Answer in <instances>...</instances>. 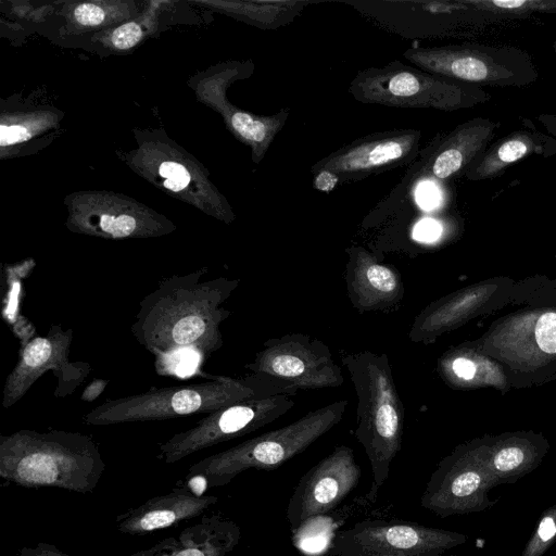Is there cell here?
Instances as JSON below:
<instances>
[{
    "mask_svg": "<svg viewBox=\"0 0 556 556\" xmlns=\"http://www.w3.org/2000/svg\"><path fill=\"white\" fill-rule=\"evenodd\" d=\"M72 341L73 330L63 329L60 325H51L45 336L28 339L20 350L15 367L7 377L2 407L13 406L49 370H53L58 379L56 396L73 393L89 374L90 366L85 362H70Z\"/></svg>",
    "mask_w": 556,
    "mask_h": 556,
    "instance_id": "9",
    "label": "cell"
},
{
    "mask_svg": "<svg viewBox=\"0 0 556 556\" xmlns=\"http://www.w3.org/2000/svg\"><path fill=\"white\" fill-rule=\"evenodd\" d=\"M345 252L344 281L352 306L359 313L396 309L404 298L399 270L380 263L362 247L353 245Z\"/></svg>",
    "mask_w": 556,
    "mask_h": 556,
    "instance_id": "13",
    "label": "cell"
},
{
    "mask_svg": "<svg viewBox=\"0 0 556 556\" xmlns=\"http://www.w3.org/2000/svg\"><path fill=\"white\" fill-rule=\"evenodd\" d=\"M141 28L136 23H127L116 28L112 34V42L118 49H128L141 38Z\"/></svg>",
    "mask_w": 556,
    "mask_h": 556,
    "instance_id": "23",
    "label": "cell"
},
{
    "mask_svg": "<svg viewBox=\"0 0 556 556\" xmlns=\"http://www.w3.org/2000/svg\"><path fill=\"white\" fill-rule=\"evenodd\" d=\"M556 534V523L554 518L544 517L538 528V536L540 541L547 542Z\"/></svg>",
    "mask_w": 556,
    "mask_h": 556,
    "instance_id": "30",
    "label": "cell"
},
{
    "mask_svg": "<svg viewBox=\"0 0 556 556\" xmlns=\"http://www.w3.org/2000/svg\"><path fill=\"white\" fill-rule=\"evenodd\" d=\"M526 3L527 2L522 0L493 1L494 5L504 9H517Z\"/></svg>",
    "mask_w": 556,
    "mask_h": 556,
    "instance_id": "32",
    "label": "cell"
},
{
    "mask_svg": "<svg viewBox=\"0 0 556 556\" xmlns=\"http://www.w3.org/2000/svg\"><path fill=\"white\" fill-rule=\"evenodd\" d=\"M104 470V459L90 435L30 429L0 435V477L7 482L87 494Z\"/></svg>",
    "mask_w": 556,
    "mask_h": 556,
    "instance_id": "2",
    "label": "cell"
},
{
    "mask_svg": "<svg viewBox=\"0 0 556 556\" xmlns=\"http://www.w3.org/2000/svg\"><path fill=\"white\" fill-rule=\"evenodd\" d=\"M206 271L201 268L167 277L139 302L130 331L154 356L191 350L205 361L223 346L220 326L231 314L224 303L240 280L203 281Z\"/></svg>",
    "mask_w": 556,
    "mask_h": 556,
    "instance_id": "1",
    "label": "cell"
},
{
    "mask_svg": "<svg viewBox=\"0 0 556 556\" xmlns=\"http://www.w3.org/2000/svg\"><path fill=\"white\" fill-rule=\"evenodd\" d=\"M463 536L416 522L366 519L338 531L329 556H440Z\"/></svg>",
    "mask_w": 556,
    "mask_h": 556,
    "instance_id": "7",
    "label": "cell"
},
{
    "mask_svg": "<svg viewBox=\"0 0 556 556\" xmlns=\"http://www.w3.org/2000/svg\"><path fill=\"white\" fill-rule=\"evenodd\" d=\"M346 400L307 412L293 422L210 455L188 468L185 483L195 489L222 488L249 469L275 470L304 452L343 418Z\"/></svg>",
    "mask_w": 556,
    "mask_h": 556,
    "instance_id": "4",
    "label": "cell"
},
{
    "mask_svg": "<svg viewBox=\"0 0 556 556\" xmlns=\"http://www.w3.org/2000/svg\"><path fill=\"white\" fill-rule=\"evenodd\" d=\"M245 367L295 390L338 388L344 382L329 346L300 332L267 340Z\"/></svg>",
    "mask_w": 556,
    "mask_h": 556,
    "instance_id": "8",
    "label": "cell"
},
{
    "mask_svg": "<svg viewBox=\"0 0 556 556\" xmlns=\"http://www.w3.org/2000/svg\"><path fill=\"white\" fill-rule=\"evenodd\" d=\"M159 174L164 178V186L175 192L184 190L191 179L189 172L184 165L172 161L162 163Z\"/></svg>",
    "mask_w": 556,
    "mask_h": 556,
    "instance_id": "21",
    "label": "cell"
},
{
    "mask_svg": "<svg viewBox=\"0 0 556 556\" xmlns=\"http://www.w3.org/2000/svg\"><path fill=\"white\" fill-rule=\"evenodd\" d=\"M16 556H73L60 547L47 543V542H38L33 546H24L22 547Z\"/></svg>",
    "mask_w": 556,
    "mask_h": 556,
    "instance_id": "25",
    "label": "cell"
},
{
    "mask_svg": "<svg viewBox=\"0 0 556 556\" xmlns=\"http://www.w3.org/2000/svg\"><path fill=\"white\" fill-rule=\"evenodd\" d=\"M417 130H396L357 140L328 155L312 170L328 169L339 177L343 175L368 174L380 167L400 164L417 151Z\"/></svg>",
    "mask_w": 556,
    "mask_h": 556,
    "instance_id": "15",
    "label": "cell"
},
{
    "mask_svg": "<svg viewBox=\"0 0 556 556\" xmlns=\"http://www.w3.org/2000/svg\"><path fill=\"white\" fill-rule=\"evenodd\" d=\"M483 346L519 369H535L556 361V309L520 313L506 318Z\"/></svg>",
    "mask_w": 556,
    "mask_h": 556,
    "instance_id": "12",
    "label": "cell"
},
{
    "mask_svg": "<svg viewBox=\"0 0 556 556\" xmlns=\"http://www.w3.org/2000/svg\"><path fill=\"white\" fill-rule=\"evenodd\" d=\"M491 289V286H475L430 303L413 320L408 330L409 340L414 343H432L472 316Z\"/></svg>",
    "mask_w": 556,
    "mask_h": 556,
    "instance_id": "17",
    "label": "cell"
},
{
    "mask_svg": "<svg viewBox=\"0 0 556 556\" xmlns=\"http://www.w3.org/2000/svg\"><path fill=\"white\" fill-rule=\"evenodd\" d=\"M109 383L108 379L97 378L93 379L83 391L80 399L85 402H91L96 400L106 388Z\"/></svg>",
    "mask_w": 556,
    "mask_h": 556,
    "instance_id": "28",
    "label": "cell"
},
{
    "mask_svg": "<svg viewBox=\"0 0 556 556\" xmlns=\"http://www.w3.org/2000/svg\"><path fill=\"white\" fill-rule=\"evenodd\" d=\"M463 164V153L459 149L451 147L441 151L431 167L432 175L444 179L456 173Z\"/></svg>",
    "mask_w": 556,
    "mask_h": 556,
    "instance_id": "20",
    "label": "cell"
},
{
    "mask_svg": "<svg viewBox=\"0 0 556 556\" xmlns=\"http://www.w3.org/2000/svg\"><path fill=\"white\" fill-rule=\"evenodd\" d=\"M217 502L216 495L201 493L182 483L121 513L115 518V526L123 534L143 535L200 518Z\"/></svg>",
    "mask_w": 556,
    "mask_h": 556,
    "instance_id": "14",
    "label": "cell"
},
{
    "mask_svg": "<svg viewBox=\"0 0 556 556\" xmlns=\"http://www.w3.org/2000/svg\"><path fill=\"white\" fill-rule=\"evenodd\" d=\"M154 357L157 374L179 377L192 375L203 361L199 353L191 350H177Z\"/></svg>",
    "mask_w": 556,
    "mask_h": 556,
    "instance_id": "19",
    "label": "cell"
},
{
    "mask_svg": "<svg viewBox=\"0 0 556 556\" xmlns=\"http://www.w3.org/2000/svg\"><path fill=\"white\" fill-rule=\"evenodd\" d=\"M525 459V454L517 446H508L500 450L494 458L493 465L500 471H509L516 469Z\"/></svg>",
    "mask_w": 556,
    "mask_h": 556,
    "instance_id": "22",
    "label": "cell"
},
{
    "mask_svg": "<svg viewBox=\"0 0 556 556\" xmlns=\"http://www.w3.org/2000/svg\"><path fill=\"white\" fill-rule=\"evenodd\" d=\"M74 17L80 25L97 26L105 18V12L93 3H81L76 7Z\"/></svg>",
    "mask_w": 556,
    "mask_h": 556,
    "instance_id": "24",
    "label": "cell"
},
{
    "mask_svg": "<svg viewBox=\"0 0 556 556\" xmlns=\"http://www.w3.org/2000/svg\"><path fill=\"white\" fill-rule=\"evenodd\" d=\"M296 392L280 387L210 413L160 444L157 458L174 464L204 448L256 431L290 410Z\"/></svg>",
    "mask_w": 556,
    "mask_h": 556,
    "instance_id": "6",
    "label": "cell"
},
{
    "mask_svg": "<svg viewBox=\"0 0 556 556\" xmlns=\"http://www.w3.org/2000/svg\"><path fill=\"white\" fill-rule=\"evenodd\" d=\"M417 199L425 207L433 206L438 202L437 189L430 184H422L418 189Z\"/></svg>",
    "mask_w": 556,
    "mask_h": 556,
    "instance_id": "29",
    "label": "cell"
},
{
    "mask_svg": "<svg viewBox=\"0 0 556 556\" xmlns=\"http://www.w3.org/2000/svg\"><path fill=\"white\" fill-rule=\"evenodd\" d=\"M439 233L438 225L432 220H424L416 228V236L420 239H433Z\"/></svg>",
    "mask_w": 556,
    "mask_h": 556,
    "instance_id": "31",
    "label": "cell"
},
{
    "mask_svg": "<svg viewBox=\"0 0 556 556\" xmlns=\"http://www.w3.org/2000/svg\"><path fill=\"white\" fill-rule=\"evenodd\" d=\"M280 387L288 386L255 374L240 379L214 376L204 382L152 388L143 393L109 400L88 412L84 421L91 426H109L210 414Z\"/></svg>",
    "mask_w": 556,
    "mask_h": 556,
    "instance_id": "5",
    "label": "cell"
},
{
    "mask_svg": "<svg viewBox=\"0 0 556 556\" xmlns=\"http://www.w3.org/2000/svg\"><path fill=\"white\" fill-rule=\"evenodd\" d=\"M341 363L356 393L354 434L370 464L374 485L369 496L375 498L402 446L404 406L386 353H349Z\"/></svg>",
    "mask_w": 556,
    "mask_h": 556,
    "instance_id": "3",
    "label": "cell"
},
{
    "mask_svg": "<svg viewBox=\"0 0 556 556\" xmlns=\"http://www.w3.org/2000/svg\"><path fill=\"white\" fill-rule=\"evenodd\" d=\"M359 479L354 451L337 445L294 488L287 507L291 532L298 533L309 520L333 510L357 486Z\"/></svg>",
    "mask_w": 556,
    "mask_h": 556,
    "instance_id": "10",
    "label": "cell"
},
{
    "mask_svg": "<svg viewBox=\"0 0 556 556\" xmlns=\"http://www.w3.org/2000/svg\"><path fill=\"white\" fill-rule=\"evenodd\" d=\"M288 115V111L285 110L270 116H257L231 109L228 113V122L237 136L252 148L254 161L258 162L283 126Z\"/></svg>",
    "mask_w": 556,
    "mask_h": 556,
    "instance_id": "18",
    "label": "cell"
},
{
    "mask_svg": "<svg viewBox=\"0 0 556 556\" xmlns=\"http://www.w3.org/2000/svg\"><path fill=\"white\" fill-rule=\"evenodd\" d=\"M339 182V176L328 169H320L315 172L313 185L314 187L324 192H330Z\"/></svg>",
    "mask_w": 556,
    "mask_h": 556,
    "instance_id": "27",
    "label": "cell"
},
{
    "mask_svg": "<svg viewBox=\"0 0 556 556\" xmlns=\"http://www.w3.org/2000/svg\"><path fill=\"white\" fill-rule=\"evenodd\" d=\"M240 539L235 520L222 511H207L177 535L126 556H230Z\"/></svg>",
    "mask_w": 556,
    "mask_h": 556,
    "instance_id": "16",
    "label": "cell"
},
{
    "mask_svg": "<svg viewBox=\"0 0 556 556\" xmlns=\"http://www.w3.org/2000/svg\"><path fill=\"white\" fill-rule=\"evenodd\" d=\"M354 99L394 108H447L450 88L439 78L397 61L359 71L350 85Z\"/></svg>",
    "mask_w": 556,
    "mask_h": 556,
    "instance_id": "11",
    "label": "cell"
},
{
    "mask_svg": "<svg viewBox=\"0 0 556 556\" xmlns=\"http://www.w3.org/2000/svg\"><path fill=\"white\" fill-rule=\"evenodd\" d=\"M527 152V146L520 140L505 142L498 149V159L505 163L515 162L521 159Z\"/></svg>",
    "mask_w": 556,
    "mask_h": 556,
    "instance_id": "26",
    "label": "cell"
}]
</instances>
